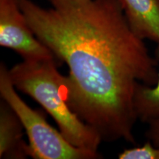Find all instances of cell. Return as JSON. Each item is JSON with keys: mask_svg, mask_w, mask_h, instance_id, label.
<instances>
[{"mask_svg": "<svg viewBox=\"0 0 159 159\" xmlns=\"http://www.w3.org/2000/svg\"><path fill=\"white\" fill-rule=\"evenodd\" d=\"M22 123L10 105L0 103V158L25 159L30 157L29 144L24 140Z\"/></svg>", "mask_w": 159, "mask_h": 159, "instance_id": "8992f818", "label": "cell"}, {"mask_svg": "<svg viewBox=\"0 0 159 159\" xmlns=\"http://www.w3.org/2000/svg\"><path fill=\"white\" fill-rule=\"evenodd\" d=\"M33 33L68 66V102L102 142L135 144L139 83H157V61L135 34L119 0H18Z\"/></svg>", "mask_w": 159, "mask_h": 159, "instance_id": "6da1fadb", "label": "cell"}, {"mask_svg": "<svg viewBox=\"0 0 159 159\" xmlns=\"http://www.w3.org/2000/svg\"><path fill=\"white\" fill-rule=\"evenodd\" d=\"M157 56L159 59V43ZM135 109L143 122L148 123L151 119L159 116V71L157 83L152 86L139 83L134 97Z\"/></svg>", "mask_w": 159, "mask_h": 159, "instance_id": "52a82bcc", "label": "cell"}, {"mask_svg": "<svg viewBox=\"0 0 159 159\" xmlns=\"http://www.w3.org/2000/svg\"><path fill=\"white\" fill-rule=\"evenodd\" d=\"M135 34L159 43V0H119Z\"/></svg>", "mask_w": 159, "mask_h": 159, "instance_id": "5b68a950", "label": "cell"}, {"mask_svg": "<svg viewBox=\"0 0 159 159\" xmlns=\"http://www.w3.org/2000/svg\"><path fill=\"white\" fill-rule=\"evenodd\" d=\"M9 69L0 63V95L21 120L29 140L30 157L34 159H97L98 152L77 148L51 126L41 111L29 106L18 94Z\"/></svg>", "mask_w": 159, "mask_h": 159, "instance_id": "3957f363", "label": "cell"}, {"mask_svg": "<svg viewBox=\"0 0 159 159\" xmlns=\"http://www.w3.org/2000/svg\"><path fill=\"white\" fill-rule=\"evenodd\" d=\"M57 62L56 58L23 61L9 69L12 83L42 106L71 144L98 152L102 139L69 106L66 76L57 70Z\"/></svg>", "mask_w": 159, "mask_h": 159, "instance_id": "7a4b0ae2", "label": "cell"}, {"mask_svg": "<svg viewBox=\"0 0 159 159\" xmlns=\"http://www.w3.org/2000/svg\"><path fill=\"white\" fill-rule=\"evenodd\" d=\"M147 124L148 125L145 134L147 139L159 148V116L151 119Z\"/></svg>", "mask_w": 159, "mask_h": 159, "instance_id": "9c48e42d", "label": "cell"}, {"mask_svg": "<svg viewBox=\"0 0 159 159\" xmlns=\"http://www.w3.org/2000/svg\"><path fill=\"white\" fill-rule=\"evenodd\" d=\"M119 159H159V148L150 141L141 147L125 149L119 154Z\"/></svg>", "mask_w": 159, "mask_h": 159, "instance_id": "ba28073f", "label": "cell"}, {"mask_svg": "<svg viewBox=\"0 0 159 159\" xmlns=\"http://www.w3.org/2000/svg\"><path fill=\"white\" fill-rule=\"evenodd\" d=\"M0 46L15 51L24 61L56 58L33 33L18 0H0Z\"/></svg>", "mask_w": 159, "mask_h": 159, "instance_id": "277c9868", "label": "cell"}]
</instances>
